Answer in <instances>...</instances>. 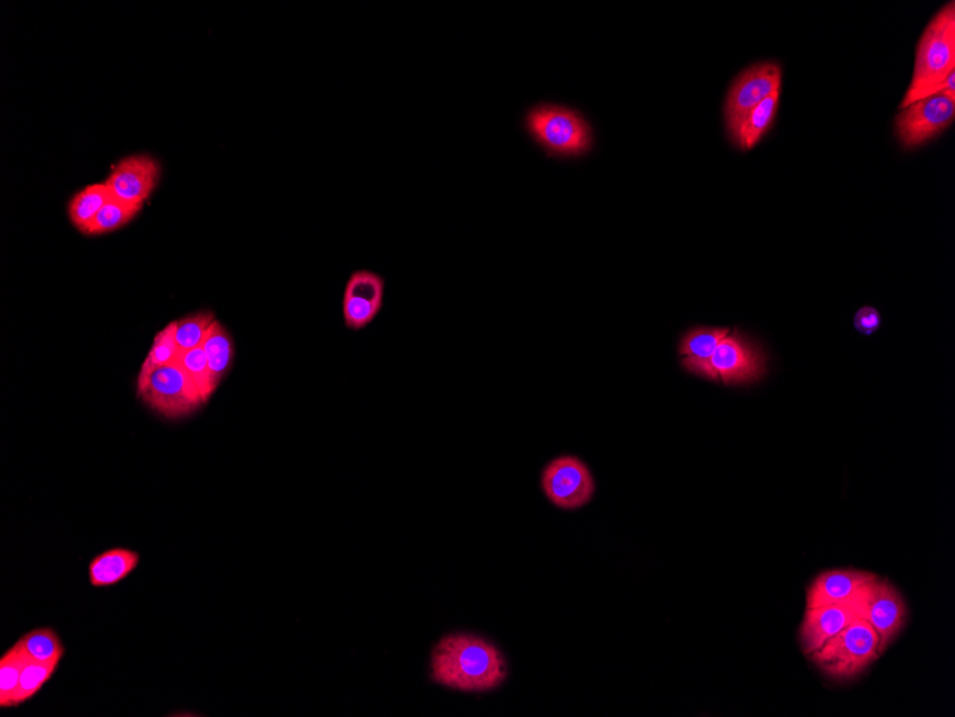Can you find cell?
Returning <instances> with one entry per match:
<instances>
[{
  "label": "cell",
  "instance_id": "cell-21",
  "mask_svg": "<svg viewBox=\"0 0 955 717\" xmlns=\"http://www.w3.org/2000/svg\"><path fill=\"white\" fill-rule=\"evenodd\" d=\"M25 662L26 658L16 644L0 659V706L3 709L15 707V697Z\"/></svg>",
  "mask_w": 955,
  "mask_h": 717
},
{
  "label": "cell",
  "instance_id": "cell-27",
  "mask_svg": "<svg viewBox=\"0 0 955 717\" xmlns=\"http://www.w3.org/2000/svg\"><path fill=\"white\" fill-rule=\"evenodd\" d=\"M382 306H378L369 299L345 296L344 297V321L346 329L359 331L367 329L370 322L375 321L381 311Z\"/></svg>",
  "mask_w": 955,
  "mask_h": 717
},
{
  "label": "cell",
  "instance_id": "cell-1",
  "mask_svg": "<svg viewBox=\"0 0 955 717\" xmlns=\"http://www.w3.org/2000/svg\"><path fill=\"white\" fill-rule=\"evenodd\" d=\"M507 676L508 664L501 650L479 636L449 635L432 650L431 677L441 686L467 693L491 692Z\"/></svg>",
  "mask_w": 955,
  "mask_h": 717
},
{
  "label": "cell",
  "instance_id": "cell-20",
  "mask_svg": "<svg viewBox=\"0 0 955 717\" xmlns=\"http://www.w3.org/2000/svg\"><path fill=\"white\" fill-rule=\"evenodd\" d=\"M180 355L182 353H180L177 339H175V322H170L155 335L154 344H152L149 353L142 364L140 375H137V386L144 384L156 369L177 364Z\"/></svg>",
  "mask_w": 955,
  "mask_h": 717
},
{
  "label": "cell",
  "instance_id": "cell-7",
  "mask_svg": "<svg viewBox=\"0 0 955 717\" xmlns=\"http://www.w3.org/2000/svg\"><path fill=\"white\" fill-rule=\"evenodd\" d=\"M955 117V101L943 95H931L900 109L895 130L906 150L919 148L947 131Z\"/></svg>",
  "mask_w": 955,
  "mask_h": 717
},
{
  "label": "cell",
  "instance_id": "cell-25",
  "mask_svg": "<svg viewBox=\"0 0 955 717\" xmlns=\"http://www.w3.org/2000/svg\"><path fill=\"white\" fill-rule=\"evenodd\" d=\"M56 669H58V664L33 662V660L26 659L22 671L21 685H19L15 697V706H21L23 703L31 701L33 696H36L41 692V688L54 676Z\"/></svg>",
  "mask_w": 955,
  "mask_h": 717
},
{
  "label": "cell",
  "instance_id": "cell-16",
  "mask_svg": "<svg viewBox=\"0 0 955 717\" xmlns=\"http://www.w3.org/2000/svg\"><path fill=\"white\" fill-rule=\"evenodd\" d=\"M779 95H781V90H777V92H774L773 95H769L767 99H764L759 106L755 107L753 111L745 117V120L741 122L740 126L736 128L733 134H731V137H733L735 145L739 146L740 150H753L754 146L763 140L764 135H767L769 128H771L774 121H776Z\"/></svg>",
  "mask_w": 955,
  "mask_h": 717
},
{
  "label": "cell",
  "instance_id": "cell-19",
  "mask_svg": "<svg viewBox=\"0 0 955 717\" xmlns=\"http://www.w3.org/2000/svg\"><path fill=\"white\" fill-rule=\"evenodd\" d=\"M19 650L26 659L33 662L59 664L65 654L64 643L58 633L49 628H41L30 631L19 639Z\"/></svg>",
  "mask_w": 955,
  "mask_h": 717
},
{
  "label": "cell",
  "instance_id": "cell-5",
  "mask_svg": "<svg viewBox=\"0 0 955 717\" xmlns=\"http://www.w3.org/2000/svg\"><path fill=\"white\" fill-rule=\"evenodd\" d=\"M765 363L767 357L754 341L731 330L697 375L724 386H747L762 379L767 372Z\"/></svg>",
  "mask_w": 955,
  "mask_h": 717
},
{
  "label": "cell",
  "instance_id": "cell-8",
  "mask_svg": "<svg viewBox=\"0 0 955 717\" xmlns=\"http://www.w3.org/2000/svg\"><path fill=\"white\" fill-rule=\"evenodd\" d=\"M781 68L773 62L749 66L734 80L733 87L726 95L724 108L726 130L730 135L764 99L781 90Z\"/></svg>",
  "mask_w": 955,
  "mask_h": 717
},
{
  "label": "cell",
  "instance_id": "cell-6",
  "mask_svg": "<svg viewBox=\"0 0 955 717\" xmlns=\"http://www.w3.org/2000/svg\"><path fill=\"white\" fill-rule=\"evenodd\" d=\"M136 391L151 410L165 419H182L206 406L198 388L179 363L156 369L144 384L137 386Z\"/></svg>",
  "mask_w": 955,
  "mask_h": 717
},
{
  "label": "cell",
  "instance_id": "cell-4",
  "mask_svg": "<svg viewBox=\"0 0 955 717\" xmlns=\"http://www.w3.org/2000/svg\"><path fill=\"white\" fill-rule=\"evenodd\" d=\"M525 128L553 155H582L591 148V128L574 109L536 106L526 113Z\"/></svg>",
  "mask_w": 955,
  "mask_h": 717
},
{
  "label": "cell",
  "instance_id": "cell-14",
  "mask_svg": "<svg viewBox=\"0 0 955 717\" xmlns=\"http://www.w3.org/2000/svg\"><path fill=\"white\" fill-rule=\"evenodd\" d=\"M140 554L127 549L107 550L89 564V583L97 588L116 586L140 566Z\"/></svg>",
  "mask_w": 955,
  "mask_h": 717
},
{
  "label": "cell",
  "instance_id": "cell-23",
  "mask_svg": "<svg viewBox=\"0 0 955 717\" xmlns=\"http://www.w3.org/2000/svg\"><path fill=\"white\" fill-rule=\"evenodd\" d=\"M178 363L185 369V373L188 374V377L191 378L193 386L198 388L203 402L207 404L212 394H215L218 387L213 383L206 351H203L202 346L187 351V353L180 355Z\"/></svg>",
  "mask_w": 955,
  "mask_h": 717
},
{
  "label": "cell",
  "instance_id": "cell-18",
  "mask_svg": "<svg viewBox=\"0 0 955 717\" xmlns=\"http://www.w3.org/2000/svg\"><path fill=\"white\" fill-rule=\"evenodd\" d=\"M107 185L95 184L84 188L82 191L75 195L69 202V218L76 230L87 235L89 227L92 225L95 218L102 210L104 203L111 199Z\"/></svg>",
  "mask_w": 955,
  "mask_h": 717
},
{
  "label": "cell",
  "instance_id": "cell-28",
  "mask_svg": "<svg viewBox=\"0 0 955 717\" xmlns=\"http://www.w3.org/2000/svg\"><path fill=\"white\" fill-rule=\"evenodd\" d=\"M854 327L859 334L866 337L873 335L874 332L880 330L881 315L873 307L859 308L854 316Z\"/></svg>",
  "mask_w": 955,
  "mask_h": 717
},
{
  "label": "cell",
  "instance_id": "cell-2",
  "mask_svg": "<svg viewBox=\"0 0 955 717\" xmlns=\"http://www.w3.org/2000/svg\"><path fill=\"white\" fill-rule=\"evenodd\" d=\"M955 73V4L945 3L926 25L917 46L914 73L900 109L937 95Z\"/></svg>",
  "mask_w": 955,
  "mask_h": 717
},
{
  "label": "cell",
  "instance_id": "cell-22",
  "mask_svg": "<svg viewBox=\"0 0 955 717\" xmlns=\"http://www.w3.org/2000/svg\"><path fill=\"white\" fill-rule=\"evenodd\" d=\"M215 321V315L211 311L198 312V315L175 321V339H177L180 353L184 354L187 351L202 346L209 330H211Z\"/></svg>",
  "mask_w": 955,
  "mask_h": 717
},
{
  "label": "cell",
  "instance_id": "cell-26",
  "mask_svg": "<svg viewBox=\"0 0 955 717\" xmlns=\"http://www.w3.org/2000/svg\"><path fill=\"white\" fill-rule=\"evenodd\" d=\"M385 279L373 271L360 269L351 275L345 296L369 299L378 306L384 304Z\"/></svg>",
  "mask_w": 955,
  "mask_h": 717
},
{
  "label": "cell",
  "instance_id": "cell-11",
  "mask_svg": "<svg viewBox=\"0 0 955 717\" xmlns=\"http://www.w3.org/2000/svg\"><path fill=\"white\" fill-rule=\"evenodd\" d=\"M866 595L857 602L849 603V605H830L806 609L804 619H802L800 630H798V639H800L801 650L806 658L819 652L824 644L834 639L857 617H863Z\"/></svg>",
  "mask_w": 955,
  "mask_h": 717
},
{
  "label": "cell",
  "instance_id": "cell-17",
  "mask_svg": "<svg viewBox=\"0 0 955 717\" xmlns=\"http://www.w3.org/2000/svg\"><path fill=\"white\" fill-rule=\"evenodd\" d=\"M206 351L209 369H211L213 383L220 387L222 379L230 373L235 358V344L231 332L220 321L213 322L202 345Z\"/></svg>",
  "mask_w": 955,
  "mask_h": 717
},
{
  "label": "cell",
  "instance_id": "cell-24",
  "mask_svg": "<svg viewBox=\"0 0 955 717\" xmlns=\"http://www.w3.org/2000/svg\"><path fill=\"white\" fill-rule=\"evenodd\" d=\"M140 211L141 208L127 206V203H123L111 197V199L104 203L102 210L99 211L97 218H95L92 225L89 227L87 235H102L108 234V232L116 231L119 228L130 224Z\"/></svg>",
  "mask_w": 955,
  "mask_h": 717
},
{
  "label": "cell",
  "instance_id": "cell-13",
  "mask_svg": "<svg viewBox=\"0 0 955 717\" xmlns=\"http://www.w3.org/2000/svg\"><path fill=\"white\" fill-rule=\"evenodd\" d=\"M877 574L855 569H834L819 574L806 593V609L830 605H849L866 595Z\"/></svg>",
  "mask_w": 955,
  "mask_h": 717
},
{
  "label": "cell",
  "instance_id": "cell-9",
  "mask_svg": "<svg viewBox=\"0 0 955 717\" xmlns=\"http://www.w3.org/2000/svg\"><path fill=\"white\" fill-rule=\"evenodd\" d=\"M541 483L549 501L563 510H578L588 505L596 493V482L586 463L571 455L546 465Z\"/></svg>",
  "mask_w": 955,
  "mask_h": 717
},
{
  "label": "cell",
  "instance_id": "cell-12",
  "mask_svg": "<svg viewBox=\"0 0 955 717\" xmlns=\"http://www.w3.org/2000/svg\"><path fill=\"white\" fill-rule=\"evenodd\" d=\"M159 179V165L147 155H133L113 166L107 185L112 197L127 206L142 208Z\"/></svg>",
  "mask_w": 955,
  "mask_h": 717
},
{
  "label": "cell",
  "instance_id": "cell-3",
  "mask_svg": "<svg viewBox=\"0 0 955 717\" xmlns=\"http://www.w3.org/2000/svg\"><path fill=\"white\" fill-rule=\"evenodd\" d=\"M882 653L877 631L866 619L857 617L819 652L812 653L807 659H810L824 676L837 682H847L866 672L882 657Z\"/></svg>",
  "mask_w": 955,
  "mask_h": 717
},
{
  "label": "cell",
  "instance_id": "cell-10",
  "mask_svg": "<svg viewBox=\"0 0 955 717\" xmlns=\"http://www.w3.org/2000/svg\"><path fill=\"white\" fill-rule=\"evenodd\" d=\"M909 609L898 588L888 578L878 577L869 584L864 600L863 619H866L880 638L882 652L888 648L907 625Z\"/></svg>",
  "mask_w": 955,
  "mask_h": 717
},
{
  "label": "cell",
  "instance_id": "cell-15",
  "mask_svg": "<svg viewBox=\"0 0 955 717\" xmlns=\"http://www.w3.org/2000/svg\"><path fill=\"white\" fill-rule=\"evenodd\" d=\"M730 331L731 329H715V327H697L688 331L679 343L682 367L688 373L697 375Z\"/></svg>",
  "mask_w": 955,
  "mask_h": 717
}]
</instances>
